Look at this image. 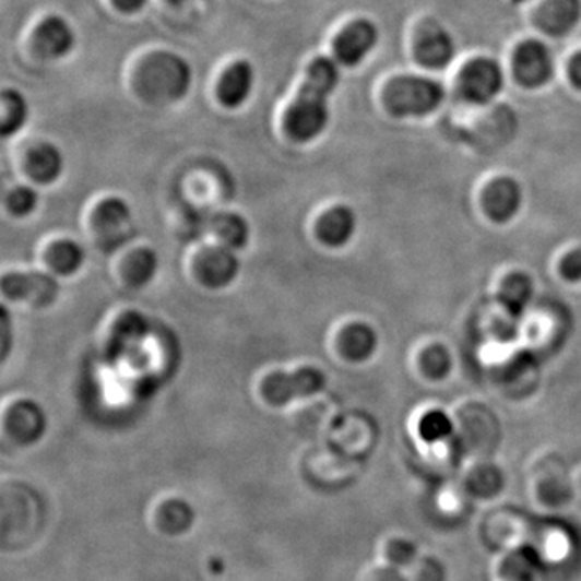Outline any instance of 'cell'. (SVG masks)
Wrapping results in <instances>:
<instances>
[{
    "mask_svg": "<svg viewBox=\"0 0 581 581\" xmlns=\"http://www.w3.org/2000/svg\"><path fill=\"white\" fill-rule=\"evenodd\" d=\"M340 62L320 57L307 72L299 96L286 114V130L294 140H317L330 123V99L340 84Z\"/></svg>",
    "mask_w": 581,
    "mask_h": 581,
    "instance_id": "cell-1",
    "label": "cell"
},
{
    "mask_svg": "<svg viewBox=\"0 0 581 581\" xmlns=\"http://www.w3.org/2000/svg\"><path fill=\"white\" fill-rule=\"evenodd\" d=\"M43 512L36 493L25 483L3 479L2 543L3 549L28 545L39 533Z\"/></svg>",
    "mask_w": 581,
    "mask_h": 581,
    "instance_id": "cell-2",
    "label": "cell"
},
{
    "mask_svg": "<svg viewBox=\"0 0 581 581\" xmlns=\"http://www.w3.org/2000/svg\"><path fill=\"white\" fill-rule=\"evenodd\" d=\"M446 91L434 78L401 76L391 81L384 100L396 117H425L441 107Z\"/></svg>",
    "mask_w": 581,
    "mask_h": 581,
    "instance_id": "cell-3",
    "label": "cell"
},
{
    "mask_svg": "<svg viewBox=\"0 0 581 581\" xmlns=\"http://www.w3.org/2000/svg\"><path fill=\"white\" fill-rule=\"evenodd\" d=\"M526 485L533 506L543 512H562L576 502L573 475L560 462L543 461L533 465Z\"/></svg>",
    "mask_w": 581,
    "mask_h": 581,
    "instance_id": "cell-4",
    "label": "cell"
},
{
    "mask_svg": "<svg viewBox=\"0 0 581 581\" xmlns=\"http://www.w3.org/2000/svg\"><path fill=\"white\" fill-rule=\"evenodd\" d=\"M140 83L154 99H180L191 86V69L175 54H155L141 69Z\"/></svg>",
    "mask_w": 581,
    "mask_h": 581,
    "instance_id": "cell-5",
    "label": "cell"
},
{
    "mask_svg": "<svg viewBox=\"0 0 581 581\" xmlns=\"http://www.w3.org/2000/svg\"><path fill=\"white\" fill-rule=\"evenodd\" d=\"M327 387V377L316 367L296 371H275L263 380L262 393L273 407H285L293 401L317 396Z\"/></svg>",
    "mask_w": 581,
    "mask_h": 581,
    "instance_id": "cell-6",
    "label": "cell"
},
{
    "mask_svg": "<svg viewBox=\"0 0 581 581\" xmlns=\"http://www.w3.org/2000/svg\"><path fill=\"white\" fill-rule=\"evenodd\" d=\"M194 523V509L189 501L175 493L158 496L147 510L149 529L162 538H180L191 532Z\"/></svg>",
    "mask_w": 581,
    "mask_h": 581,
    "instance_id": "cell-7",
    "label": "cell"
},
{
    "mask_svg": "<svg viewBox=\"0 0 581 581\" xmlns=\"http://www.w3.org/2000/svg\"><path fill=\"white\" fill-rule=\"evenodd\" d=\"M505 86V74L496 60L482 57L465 67L459 80V91L472 104H488Z\"/></svg>",
    "mask_w": 581,
    "mask_h": 581,
    "instance_id": "cell-8",
    "label": "cell"
},
{
    "mask_svg": "<svg viewBox=\"0 0 581 581\" xmlns=\"http://www.w3.org/2000/svg\"><path fill=\"white\" fill-rule=\"evenodd\" d=\"M554 56L546 44L540 40H526L520 44L513 56V73L522 86L542 87L553 78Z\"/></svg>",
    "mask_w": 581,
    "mask_h": 581,
    "instance_id": "cell-9",
    "label": "cell"
},
{
    "mask_svg": "<svg viewBox=\"0 0 581 581\" xmlns=\"http://www.w3.org/2000/svg\"><path fill=\"white\" fill-rule=\"evenodd\" d=\"M60 286L49 273H10L2 278V293L12 300H28L35 306H49Z\"/></svg>",
    "mask_w": 581,
    "mask_h": 581,
    "instance_id": "cell-10",
    "label": "cell"
},
{
    "mask_svg": "<svg viewBox=\"0 0 581 581\" xmlns=\"http://www.w3.org/2000/svg\"><path fill=\"white\" fill-rule=\"evenodd\" d=\"M378 43V29L368 20L351 23L334 43L337 62L346 67L359 66Z\"/></svg>",
    "mask_w": 581,
    "mask_h": 581,
    "instance_id": "cell-11",
    "label": "cell"
},
{
    "mask_svg": "<svg viewBox=\"0 0 581 581\" xmlns=\"http://www.w3.org/2000/svg\"><path fill=\"white\" fill-rule=\"evenodd\" d=\"M5 431L13 442L32 446L43 438L46 417L43 408L33 401H20L5 415Z\"/></svg>",
    "mask_w": 581,
    "mask_h": 581,
    "instance_id": "cell-12",
    "label": "cell"
},
{
    "mask_svg": "<svg viewBox=\"0 0 581 581\" xmlns=\"http://www.w3.org/2000/svg\"><path fill=\"white\" fill-rule=\"evenodd\" d=\"M523 191L519 181L502 177L491 182L483 195L486 214L496 223H508L522 208Z\"/></svg>",
    "mask_w": 581,
    "mask_h": 581,
    "instance_id": "cell-13",
    "label": "cell"
},
{
    "mask_svg": "<svg viewBox=\"0 0 581 581\" xmlns=\"http://www.w3.org/2000/svg\"><path fill=\"white\" fill-rule=\"evenodd\" d=\"M239 273V260L226 246L209 249L198 260V275L209 288H223L235 282Z\"/></svg>",
    "mask_w": 581,
    "mask_h": 581,
    "instance_id": "cell-14",
    "label": "cell"
},
{
    "mask_svg": "<svg viewBox=\"0 0 581 581\" xmlns=\"http://www.w3.org/2000/svg\"><path fill=\"white\" fill-rule=\"evenodd\" d=\"M505 486V475L489 462H476L461 478L462 493L476 501H493L501 495Z\"/></svg>",
    "mask_w": 581,
    "mask_h": 581,
    "instance_id": "cell-15",
    "label": "cell"
},
{
    "mask_svg": "<svg viewBox=\"0 0 581 581\" xmlns=\"http://www.w3.org/2000/svg\"><path fill=\"white\" fill-rule=\"evenodd\" d=\"M415 54L425 69H446L455 56L454 39L441 26H430L422 33Z\"/></svg>",
    "mask_w": 581,
    "mask_h": 581,
    "instance_id": "cell-16",
    "label": "cell"
},
{
    "mask_svg": "<svg viewBox=\"0 0 581 581\" xmlns=\"http://www.w3.org/2000/svg\"><path fill=\"white\" fill-rule=\"evenodd\" d=\"M581 20V0H545L540 7L536 23L549 36L572 32Z\"/></svg>",
    "mask_w": 581,
    "mask_h": 581,
    "instance_id": "cell-17",
    "label": "cell"
},
{
    "mask_svg": "<svg viewBox=\"0 0 581 581\" xmlns=\"http://www.w3.org/2000/svg\"><path fill=\"white\" fill-rule=\"evenodd\" d=\"M74 44H76V36H74L72 26L60 16L44 20L37 28V52L46 59H62L69 56Z\"/></svg>",
    "mask_w": 581,
    "mask_h": 581,
    "instance_id": "cell-18",
    "label": "cell"
},
{
    "mask_svg": "<svg viewBox=\"0 0 581 581\" xmlns=\"http://www.w3.org/2000/svg\"><path fill=\"white\" fill-rule=\"evenodd\" d=\"M254 83V67L246 60L236 62L228 72L223 74L222 83H220L218 97L223 106L229 109L242 106L251 96Z\"/></svg>",
    "mask_w": 581,
    "mask_h": 581,
    "instance_id": "cell-19",
    "label": "cell"
},
{
    "mask_svg": "<svg viewBox=\"0 0 581 581\" xmlns=\"http://www.w3.org/2000/svg\"><path fill=\"white\" fill-rule=\"evenodd\" d=\"M356 228L357 217L353 209L337 205L320 218L317 233H319V238L330 248H341L353 239Z\"/></svg>",
    "mask_w": 581,
    "mask_h": 581,
    "instance_id": "cell-20",
    "label": "cell"
},
{
    "mask_svg": "<svg viewBox=\"0 0 581 581\" xmlns=\"http://www.w3.org/2000/svg\"><path fill=\"white\" fill-rule=\"evenodd\" d=\"M420 554L422 549L417 543L401 532L387 533L381 536L377 545V560L404 570V572Z\"/></svg>",
    "mask_w": 581,
    "mask_h": 581,
    "instance_id": "cell-21",
    "label": "cell"
},
{
    "mask_svg": "<svg viewBox=\"0 0 581 581\" xmlns=\"http://www.w3.org/2000/svg\"><path fill=\"white\" fill-rule=\"evenodd\" d=\"M29 177L39 185H50L62 175L63 157L56 145L40 144L33 149L26 161Z\"/></svg>",
    "mask_w": 581,
    "mask_h": 581,
    "instance_id": "cell-22",
    "label": "cell"
},
{
    "mask_svg": "<svg viewBox=\"0 0 581 581\" xmlns=\"http://www.w3.org/2000/svg\"><path fill=\"white\" fill-rule=\"evenodd\" d=\"M341 351L353 363L370 359L378 347L377 331L367 323H354L341 334Z\"/></svg>",
    "mask_w": 581,
    "mask_h": 581,
    "instance_id": "cell-23",
    "label": "cell"
},
{
    "mask_svg": "<svg viewBox=\"0 0 581 581\" xmlns=\"http://www.w3.org/2000/svg\"><path fill=\"white\" fill-rule=\"evenodd\" d=\"M533 289L532 280L525 273H513L502 283L499 290V303L512 317H520L525 312L526 307L532 304Z\"/></svg>",
    "mask_w": 581,
    "mask_h": 581,
    "instance_id": "cell-24",
    "label": "cell"
},
{
    "mask_svg": "<svg viewBox=\"0 0 581 581\" xmlns=\"http://www.w3.org/2000/svg\"><path fill=\"white\" fill-rule=\"evenodd\" d=\"M215 235L218 236L222 246L233 249H241L249 241V225L245 218L236 214H222L212 222Z\"/></svg>",
    "mask_w": 581,
    "mask_h": 581,
    "instance_id": "cell-25",
    "label": "cell"
},
{
    "mask_svg": "<svg viewBox=\"0 0 581 581\" xmlns=\"http://www.w3.org/2000/svg\"><path fill=\"white\" fill-rule=\"evenodd\" d=\"M2 137L9 138L22 130L28 120V104L16 91H3L2 94Z\"/></svg>",
    "mask_w": 581,
    "mask_h": 581,
    "instance_id": "cell-26",
    "label": "cell"
},
{
    "mask_svg": "<svg viewBox=\"0 0 581 581\" xmlns=\"http://www.w3.org/2000/svg\"><path fill=\"white\" fill-rule=\"evenodd\" d=\"M84 254L83 248L74 241H59L50 248L49 263L54 272L60 275H73L83 266Z\"/></svg>",
    "mask_w": 581,
    "mask_h": 581,
    "instance_id": "cell-27",
    "label": "cell"
},
{
    "mask_svg": "<svg viewBox=\"0 0 581 581\" xmlns=\"http://www.w3.org/2000/svg\"><path fill=\"white\" fill-rule=\"evenodd\" d=\"M454 422L446 414L444 411L434 408L428 411L418 424V434H420L424 441L435 444V442L444 441L449 436L454 435Z\"/></svg>",
    "mask_w": 581,
    "mask_h": 581,
    "instance_id": "cell-28",
    "label": "cell"
},
{
    "mask_svg": "<svg viewBox=\"0 0 581 581\" xmlns=\"http://www.w3.org/2000/svg\"><path fill=\"white\" fill-rule=\"evenodd\" d=\"M407 581H448L444 562L436 554L424 553L405 570Z\"/></svg>",
    "mask_w": 581,
    "mask_h": 581,
    "instance_id": "cell-29",
    "label": "cell"
},
{
    "mask_svg": "<svg viewBox=\"0 0 581 581\" xmlns=\"http://www.w3.org/2000/svg\"><path fill=\"white\" fill-rule=\"evenodd\" d=\"M158 269V259L149 249L137 251L128 260L127 276L131 285L144 286L154 278Z\"/></svg>",
    "mask_w": 581,
    "mask_h": 581,
    "instance_id": "cell-30",
    "label": "cell"
},
{
    "mask_svg": "<svg viewBox=\"0 0 581 581\" xmlns=\"http://www.w3.org/2000/svg\"><path fill=\"white\" fill-rule=\"evenodd\" d=\"M422 370L431 380H442L452 370V356L441 344L427 347L422 354Z\"/></svg>",
    "mask_w": 581,
    "mask_h": 581,
    "instance_id": "cell-31",
    "label": "cell"
},
{
    "mask_svg": "<svg viewBox=\"0 0 581 581\" xmlns=\"http://www.w3.org/2000/svg\"><path fill=\"white\" fill-rule=\"evenodd\" d=\"M130 208L121 199H109L100 204L97 222L104 229H118L130 220Z\"/></svg>",
    "mask_w": 581,
    "mask_h": 581,
    "instance_id": "cell-32",
    "label": "cell"
},
{
    "mask_svg": "<svg viewBox=\"0 0 581 581\" xmlns=\"http://www.w3.org/2000/svg\"><path fill=\"white\" fill-rule=\"evenodd\" d=\"M357 581H407V577H405L404 570L375 559L374 562L360 570Z\"/></svg>",
    "mask_w": 581,
    "mask_h": 581,
    "instance_id": "cell-33",
    "label": "cell"
},
{
    "mask_svg": "<svg viewBox=\"0 0 581 581\" xmlns=\"http://www.w3.org/2000/svg\"><path fill=\"white\" fill-rule=\"evenodd\" d=\"M37 204V194L32 188H16L10 192L7 198V205L12 214L19 215V217H25V215L32 214L35 211Z\"/></svg>",
    "mask_w": 581,
    "mask_h": 581,
    "instance_id": "cell-34",
    "label": "cell"
},
{
    "mask_svg": "<svg viewBox=\"0 0 581 581\" xmlns=\"http://www.w3.org/2000/svg\"><path fill=\"white\" fill-rule=\"evenodd\" d=\"M560 273L567 282H581V249L570 252L560 262Z\"/></svg>",
    "mask_w": 581,
    "mask_h": 581,
    "instance_id": "cell-35",
    "label": "cell"
},
{
    "mask_svg": "<svg viewBox=\"0 0 581 581\" xmlns=\"http://www.w3.org/2000/svg\"><path fill=\"white\" fill-rule=\"evenodd\" d=\"M114 2L123 12H137V10L143 9L147 0H114Z\"/></svg>",
    "mask_w": 581,
    "mask_h": 581,
    "instance_id": "cell-36",
    "label": "cell"
},
{
    "mask_svg": "<svg viewBox=\"0 0 581 581\" xmlns=\"http://www.w3.org/2000/svg\"><path fill=\"white\" fill-rule=\"evenodd\" d=\"M570 80L581 90V54L573 59L572 66H570Z\"/></svg>",
    "mask_w": 581,
    "mask_h": 581,
    "instance_id": "cell-37",
    "label": "cell"
},
{
    "mask_svg": "<svg viewBox=\"0 0 581 581\" xmlns=\"http://www.w3.org/2000/svg\"><path fill=\"white\" fill-rule=\"evenodd\" d=\"M573 488H576V501L581 502V471L573 475Z\"/></svg>",
    "mask_w": 581,
    "mask_h": 581,
    "instance_id": "cell-38",
    "label": "cell"
},
{
    "mask_svg": "<svg viewBox=\"0 0 581 581\" xmlns=\"http://www.w3.org/2000/svg\"><path fill=\"white\" fill-rule=\"evenodd\" d=\"M513 2H515V3H525V2H529V0H513Z\"/></svg>",
    "mask_w": 581,
    "mask_h": 581,
    "instance_id": "cell-39",
    "label": "cell"
},
{
    "mask_svg": "<svg viewBox=\"0 0 581 581\" xmlns=\"http://www.w3.org/2000/svg\"><path fill=\"white\" fill-rule=\"evenodd\" d=\"M171 2H174V3H181L182 0H171Z\"/></svg>",
    "mask_w": 581,
    "mask_h": 581,
    "instance_id": "cell-40",
    "label": "cell"
}]
</instances>
